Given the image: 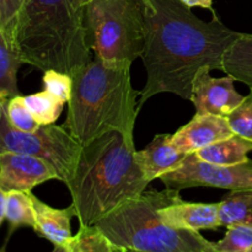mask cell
I'll return each mask as SVG.
<instances>
[{"instance_id":"cell-14","label":"cell","mask_w":252,"mask_h":252,"mask_svg":"<svg viewBox=\"0 0 252 252\" xmlns=\"http://www.w3.org/2000/svg\"><path fill=\"white\" fill-rule=\"evenodd\" d=\"M32 204L36 217V231L39 236L51 241L53 245H65L71 235V219L75 217L73 206L57 209L48 206L31 192Z\"/></svg>"},{"instance_id":"cell-23","label":"cell","mask_w":252,"mask_h":252,"mask_svg":"<svg viewBox=\"0 0 252 252\" xmlns=\"http://www.w3.org/2000/svg\"><path fill=\"white\" fill-rule=\"evenodd\" d=\"M6 115L10 125L21 132H36L41 126L34 120L25 103L24 96L11 97L6 102Z\"/></svg>"},{"instance_id":"cell-4","label":"cell","mask_w":252,"mask_h":252,"mask_svg":"<svg viewBox=\"0 0 252 252\" xmlns=\"http://www.w3.org/2000/svg\"><path fill=\"white\" fill-rule=\"evenodd\" d=\"M89 0H29L11 39L25 64L73 76L91 61L86 42L85 5Z\"/></svg>"},{"instance_id":"cell-22","label":"cell","mask_w":252,"mask_h":252,"mask_svg":"<svg viewBox=\"0 0 252 252\" xmlns=\"http://www.w3.org/2000/svg\"><path fill=\"white\" fill-rule=\"evenodd\" d=\"M225 236L214 244L218 252H252V225L228 226Z\"/></svg>"},{"instance_id":"cell-13","label":"cell","mask_w":252,"mask_h":252,"mask_svg":"<svg viewBox=\"0 0 252 252\" xmlns=\"http://www.w3.org/2000/svg\"><path fill=\"white\" fill-rule=\"evenodd\" d=\"M189 155L171 144V134H158L142 150H135L134 159L148 182L179 169Z\"/></svg>"},{"instance_id":"cell-30","label":"cell","mask_w":252,"mask_h":252,"mask_svg":"<svg viewBox=\"0 0 252 252\" xmlns=\"http://www.w3.org/2000/svg\"><path fill=\"white\" fill-rule=\"evenodd\" d=\"M7 100H9V98H5L2 97V96H0V107H1L2 105H5V103L7 102Z\"/></svg>"},{"instance_id":"cell-1","label":"cell","mask_w":252,"mask_h":252,"mask_svg":"<svg viewBox=\"0 0 252 252\" xmlns=\"http://www.w3.org/2000/svg\"><path fill=\"white\" fill-rule=\"evenodd\" d=\"M145 21L143 59L147 81L138 110L153 96L170 93L192 100L199 70H223V57L240 37L214 15L209 22L197 17L180 0H142Z\"/></svg>"},{"instance_id":"cell-19","label":"cell","mask_w":252,"mask_h":252,"mask_svg":"<svg viewBox=\"0 0 252 252\" xmlns=\"http://www.w3.org/2000/svg\"><path fill=\"white\" fill-rule=\"evenodd\" d=\"M5 219L10 225V234L22 226L36 229L31 191H10L6 194V214Z\"/></svg>"},{"instance_id":"cell-24","label":"cell","mask_w":252,"mask_h":252,"mask_svg":"<svg viewBox=\"0 0 252 252\" xmlns=\"http://www.w3.org/2000/svg\"><path fill=\"white\" fill-rule=\"evenodd\" d=\"M226 118L234 134L252 142V90L245 96L243 103Z\"/></svg>"},{"instance_id":"cell-20","label":"cell","mask_w":252,"mask_h":252,"mask_svg":"<svg viewBox=\"0 0 252 252\" xmlns=\"http://www.w3.org/2000/svg\"><path fill=\"white\" fill-rule=\"evenodd\" d=\"M69 252H125L96 225H80L78 233L65 244Z\"/></svg>"},{"instance_id":"cell-5","label":"cell","mask_w":252,"mask_h":252,"mask_svg":"<svg viewBox=\"0 0 252 252\" xmlns=\"http://www.w3.org/2000/svg\"><path fill=\"white\" fill-rule=\"evenodd\" d=\"M179 189L145 191L95 224L113 244L138 252H218L199 231L184 230L161 220L159 209L175 203Z\"/></svg>"},{"instance_id":"cell-7","label":"cell","mask_w":252,"mask_h":252,"mask_svg":"<svg viewBox=\"0 0 252 252\" xmlns=\"http://www.w3.org/2000/svg\"><path fill=\"white\" fill-rule=\"evenodd\" d=\"M83 152V145L63 127L41 126L36 132H21L10 125L6 103L0 107V154L17 153L37 157L56 170L59 181L68 182L73 177Z\"/></svg>"},{"instance_id":"cell-17","label":"cell","mask_w":252,"mask_h":252,"mask_svg":"<svg viewBox=\"0 0 252 252\" xmlns=\"http://www.w3.org/2000/svg\"><path fill=\"white\" fill-rule=\"evenodd\" d=\"M22 62L11 37L0 27V96L11 98L20 95L17 71Z\"/></svg>"},{"instance_id":"cell-3","label":"cell","mask_w":252,"mask_h":252,"mask_svg":"<svg viewBox=\"0 0 252 252\" xmlns=\"http://www.w3.org/2000/svg\"><path fill=\"white\" fill-rule=\"evenodd\" d=\"M130 65L95 56L71 76L73 90L62 126L83 147L112 130L133 140L140 91L132 86Z\"/></svg>"},{"instance_id":"cell-25","label":"cell","mask_w":252,"mask_h":252,"mask_svg":"<svg viewBox=\"0 0 252 252\" xmlns=\"http://www.w3.org/2000/svg\"><path fill=\"white\" fill-rule=\"evenodd\" d=\"M43 86L47 93L63 103H68L71 97L73 79L68 74L49 69L43 73Z\"/></svg>"},{"instance_id":"cell-31","label":"cell","mask_w":252,"mask_h":252,"mask_svg":"<svg viewBox=\"0 0 252 252\" xmlns=\"http://www.w3.org/2000/svg\"><path fill=\"white\" fill-rule=\"evenodd\" d=\"M125 252H138V251H132V250H125Z\"/></svg>"},{"instance_id":"cell-29","label":"cell","mask_w":252,"mask_h":252,"mask_svg":"<svg viewBox=\"0 0 252 252\" xmlns=\"http://www.w3.org/2000/svg\"><path fill=\"white\" fill-rule=\"evenodd\" d=\"M52 252H69L65 245H54V249Z\"/></svg>"},{"instance_id":"cell-10","label":"cell","mask_w":252,"mask_h":252,"mask_svg":"<svg viewBox=\"0 0 252 252\" xmlns=\"http://www.w3.org/2000/svg\"><path fill=\"white\" fill-rule=\"evenodd\" d=\"M58 180L52 165L37 157L17 153L0 154V189L4 192H29L33 187Z\"/></svg>"},{"instance_id":"cell-11","label":"cell","mask_w":252,"mask_h":252,"mask_svg":"<svg viewBox=\"0 0 252 252\" xmlns=\"http://www.w3.org/2000/svg\"><path fill=\"white\" fill-rule=\"evenodd\" d=\"M233 135L226 117L196 113L189 123L171 134V144L182 154L189 155Z\"/></svg>"},{"instance_id":"cell-26","label":"cell","mask_w":252,"mask_h":252,"mask_svg":"<svg viewBox=\"0 0 252 252\" xmlns=\"http://www.w3.org/2000/svg\"><path fill=\"white\" fill-rule=\"evenodd\" d=\"M27 2L29 0H0V27L10 37Z\"/></svg>"},{"instance_id":"cell-6","label":"cell","mask_w":252,"mask_h":252,"mask_svg":"<svg viewBox=\"0 0 252 252\" xmlns=\"http://www.w3.org/2000/svg\"><path fill=\"white\" fill-rule=\"evenodd\" d=\"M84 25L89 48L98 58L133 63L142 57L145 44L142 0H89Z\"/></svg>"},{"instance_id":"cell-8","label":"cell","mask_w":252,"mask_h":252,"mask_svg":"<svg viewBox=\"0 0 252 252\" xmlns=\"http://www.w3.org/2000/svg\"><path fill=\"white\" fill-rule=\"evenodd\" d=\"M169 189L217 187L230 191H251L252 160L235 165H216L202 161L196 154H189L181 166L160 177Z\"/></svg>"},{"instance_id":"cell-15","label":"cell","mask_w":252,"mask_h":252,"mask_svg":"<svg viewBox=\"0 0 252 252\" xmlns=\"http://www.w3.org/2000/svg\"><path fill=\"white\" fill-rule=\"evenodd\" d=\"M252 152V142L234 134L228 139L220 140L196 152L202 161L216 165H235L248 161V154Z\"/></svg>"},{"instance_id":"cell-21","label":"cell","mask_w":252,"mask_h":252,"mask_svg":"<svg viewBox=\"0 0 252 252\" xmlns=\"http://www.w3.org/2000/svg\"><path fill=\"white\" fill-rule=\"evenodd\" d=\"M24 100L39 126L52 125L56 122L65 105L46 90L24 96Z\"/></svg>"},{"instance_id":"cell-28","label":"cell","mask_w":252,"mask_h":252,"mask_svg":"<svg viewBox=\"0 0 252 252\" xmlns=\"http://www.w3.org/2000/svg\"><path fill=\"white\" fill-rule=\"evenodd\" d=\"M6 192L0 189V226L5 219V214H6Z\"/></svg>"},{"instance_id":"cell-32","label":"cell","mask_w":252,"mask_h":252,"mask_svg":"<svg viewBox=\"0 0 252 252\" xmlns=\"http://www.w3.org/2000/svg\"><path fill=\"white\" fill-rule=\"evenodd\" d=\"M0 252H5V250H4V249H1V250H0Z\"/></svg>"},{"instance_id":"cell-9","label":"cell","mask_w":252,"mask_h":252,"mask_svg":"<svg viewBox=\"0 0 252 252\" xmlns=\"http://www.w3.org/2000/svg\"><path fill=\"white\" fill-rule=\"evenodd\" d=\"M211 69L198 71L193 80L192 102L197 115H216L228 117L245 100L234 86L235 79L230 75L223 78L211 76Z\"/></svg>"},{"instance_id":"cell-27","label":"cell","mask_w":252,"mask_h":252,"mask_svg":"<svg viewBox=\"0 0 252 252\" xmlns=\"http://www.w3.org/2000/svg\"><path fill=\"white\" fill-rule=\"evenodd\" d=\"M180 1H181L182 4L186 5L187 7H189V9H191V7H202V9L211 10V11L213 12V15H216L213 7H212L213 0H180Z\"/></svg>"},{"instance_id":"cell-18","label":"cell","mask_w":252,"mask_h":252,"mask_svg":"<svg viewBox=\"0 0 252 252\" xmlns=\"http://www.w3.org/2000/svg\"><path fill=\"white\" fill-rule=\"evenodd\" d=\"M220 226L252 225V189L231 191L218 203Z\"/></svg>"},{"instance_id":"cell-2","label":"cell","mask_w":252,"mask_h":252,"mask_svg":"<svg viewBox=\"0 0 252 252\" xmlns=\"http://www.w3.org/2000/svg\"><path fill=\"white\" fill-rule=\"evenodd\" d=\"M134 154V140L117 130L83 147L73 177L66 182L80 225H95L147 191L150 182Z\"/></svg>"},{"instance_id":"cell-16","label":"cell","mask_w":252,"mask_h":252,"mask_svg":"<svg viewBox=\"0 0 252 252\" xmlns=\"http://www.w3.org/2000/svg\"><path fill=\"white\" fill-rule=\"evenodd\" d=\"M252 90V34L241 33L223 57V70Z\"/></svg>"},{"instance_id":"cell-12","label":"cell","mask_w":252,"mask_h":252,"mask_svg":"<svg viewBox=\"0 0 252 252\" xmlns=\"http://www.w3.org/2000/svg\"><path fill=\"white\" fill-rule=\"evenodd\" d=\"M159 216L165 224L184 230H216L220 228L218 203H191L179 199L160 208Z\"/></svg>"}]
</instances>
